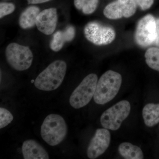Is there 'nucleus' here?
Segmentation results:
<instances>
[{
	"instance_id": "1",
	"label": "nucleus",
	"mask_w": 159,
	"mask_h": 159,
	"mask_svg": "<svg viewBox=\"0 0 159 159\" xmlns=\"http://www.w3.org/2000/svg\"><path fill=\"white\" fill-rule=\"evenodd\" d=\"M66 70L65 61L60 60L53 61L37 76L34 81V86L40 90H56L62 84Z\"/></svg>"
},
{
	"instance_id": "2",
	"label": "nucleus",
	"mask_w": 159,
	"mask_h": 159,
	"mask_svg": "<svg viewBox=\"0 0 159 159\" xmlns=\"http://www.w3.org/2000/svg\"><path fill=\"white\" fill-rule=\"evenodd\" d=\"M122 83L121 74L111 70L106 72L97 82L94 101L100 105L110 102L119 93Z\"/></svg>"
},
{
	"instance_id": "3",
	"label": "nucleus",
	"mask_w": 159,
	"mask_h": 159,
	"mask_svg": "<svg viewBox=\"0 0 159 159\" xmlns=\"http://www.w3.org/2000/svg\"><path fill=\"white\" fill-rule=\"evenodd\" d=\"M67 130L64 119L59 115L52 114L44 120L41 126V135L47 144L56 146L65 139Z\"/></svg>"
},
{
	"instance_id": "4",
	"label": "nucleus",
	"mask_w": 159,
	"mask_h": 159,
	"mask_svg": "<svg viewBox=\"0 0 159 159\" xmlns=\"http://www.w3.org/2000/svg\"><path fill=\"white\" fill-rule=\"evenodd\" d=\"M98 77L96 74L87 76L71 94L70 98L71 106L79 109L87 105L94 97Z\"/></svg>"
},
{
	"instance_id": "5",
	"label": "nucleus",
	"mask_w": 159,
	"mask_h": 159,
	"mask_svg": "<svg viewBox=\"0 0 159 159\" xmlns=\"http://www.w3.org/2000/svg\"><path fill=\"white\" fill-rule=\"evenodd\" d=\"M5 54L7 62L16 70H25L32 64L33 55L29 47L11 43L6 48Z\"/></svg>"
},
{
	"instance_id": "6",
	"label": "nucleus",
	"mask_w": 159,
	"mask_h": 159,
	"mask_svg": "<svg viewBox=\"0 0 159 159\" xmlns=\"http://www.w3.org/2000/svg\"><path fill=\"white\" fill-rule=\"evenodd\" d=\"M130 103L122 100L106 110L100 117L101 125L104 128L112 130L119 129L122 122L130 113Z\"/></svg>"
},
{
	"instance_id": "7",
	"label": "nucleus",
	"mask_w": 159,
	"mask_h": 159,
	"mask_svg": "<svg viewBox=\"0 0 159 159\" xmlns=\"http://www.w3.org/2000/svg\"><path fill=\"white\" fill-rule=\"evenodd\" d=\"M84 32L87 39L97 46L110 44L116 36V32L113 28L97 22H91L87 24Z\"/></svg>"
},
{
	"instance_id": "8",
	"label": "nucleus",
	"mask_w": 159,
	"mask_h": 159,
	"mask_svg": "<svg viewBox=\"0 0 159 159\" xmlns=\"http://www.w3.org/2000/svg\"><path fill=\"white\" fill-rule=\"evenodd\" d=\"M156 37V19L152 15H147L137 25L135 34L136 42L141 47H148L154 43Z\"/></svg>"
},
{
	"instance_id": "9",
	"label": "nucleus",
	"mask_w": 159,
	"mask_h": 159,
	"mask_svg": "<svg viewBox=\"0 0 159 159\" xmlns=\"http://www.w3.org/2000/svg\"><path fill=\"white\" fill-rule=\"evenodd\" d=\"M136 10L137 4L134 0H117L106 6L103 14L109 19H119L131 17Z\"/></svg>"
},
{
	"instance_id": "10",
	"label": "nucleus",
	"mask_w": 159,
	"mask_h": 159,
	"mask_svg": "<svg viewBox=\"0 0 159 159\" xmlns=\"http://www.w3.org/2000/svg\"><path fill=\"white\" fill-rule=\"evenodd\" d=\"M111 134L107 129H98L91 140L87 149L89 159L97 158L106 151L111 142Z\"/></svg>"
},
{
	"instance_id": "11",
	"label": "nucleus",
	"mask_w": 159,
	"mask_h": 159,
	"mask_svg": "<svg viewBox=\"0 0 159 159\" xmlns=\"http://www.w3.org/2000/svg\"><path fill=\"white\" fill-rule=\"evenodd\" d=\"M57 22V11L55 8L45 9L38 15L36 26L41 32L46 35L54 33Z\"/></svg>"
},
{
	"instance_id": "12",
	"label": "nucleus",
	"mask_w": 159,
	"mask_h": 159,
	"mask_svg": "<svg viewBox=\"0 0 159 159\" xmlns=\"http://www.w3.org/2000/svg\"><path fill=\"white\" fill-rule=\"evenodd\" d=\"M22 151L25 159H48V154L44 148L34 140L23 142Z\"/></svg>"
},
{
	"instance_id": "13",
	"label": "nucleus",
	"mask_w": 159,
	"mask_h": 159,
	"mask_svg": "<svg viewBox=\"0 0 159 159\" xmlns=\"http://www.w3.org/2000/svg\"><path fill=\"white\" fill-rule=\"evenodd\" d=\"M75 35V29L73 26H68L64 31H57L53 35L50 43V48L52 51H60L66 42L73 40Z\"/></svg>"
},
{
	"instance_id": "14",
	"label": "nucleus",
	"mask_w": 159,
	"mask_h": 159,
	"mask_svg": "<svg viewBox=\"0 0 159 159\" xmlns=\"http://www.w3.org/2000/svg\"><path fill=\"white\" fill-rule=\"evenodd\" d=\"M40 9L36 6L28 7L22 12L19 19V24L24 29H30L36 25V19Z\"/></svg>"
},
{
	"instance_id": "15",
	"label": "nucleus",
	"mask_w": 159,
	"mask_h": 159,
	"mask_svg": "<svg viewBox=\"0 0 159 159\" xmlns=\"http://www.w3.org/2000/svg\"><path fill=\"white\" fill-rule=\"evenodd\" d=\"M142 116L145 125L152 127L159 122V103H148L144 107Z\"/></svg>"
},
{
	"instance_id": "16",
	"label": "nucleus",
	"mask_w": 159,
	"mask_h": 159,
	"mask_svg": "<svg viewBox=\"0 0 159 159\" xmlns=\"http://www.w3.org/2000/svg\"><path fill=\"white\" fill-rule=\"evenodd\" d=\"M119 152L121 155L126 159L144 158L143 152L139 146L129 142H123L119 145Z\"/></svg>"
},
{
	"instance_id": "17",
	"label": "nucleus",
	"mask_w": 159,
	"mask_h": 159,
	"mask_svg": "<svg viewBox=\"0 0 159 159\" xmlns=\"http://www.w3.org/2000/svg\"><path fill=\"white\" fill-rule=\"evenodd\" d=\"M145 57L147 65L159 72V48H149L145 52Z\"/></svg>"
},
{
	"instance_id": "18",
	"label": "nucleus",
	"mask_w": 159,
	"mask_h": 159,
	"mask_svg": "<svg viewBox=\"0 0 159 159\" xmlns=\"http://www.w3.org/2000/svg\"><path fill=\"white\" fill-rule=\"evenodd\" d=\"M99 0H74V4L77 9L82 10L85 14H90L95 11Z\"/></svg>"
},
{
	"instance_id": "19",
	"label": "nucleus",
	"mask_w": 159,
	"mask_h": 159,
	"mask_svg": "<svg viewBox=\"0 0 159 159\" xmlns=\"http://www.w3.org/2000/svg\"><path fill=\"white\" fill-rule=\"evenodd\" d=\"M13 120V116L9 110L3 107L0 108V129L7 126Z\"/></svg>"
},
{
	"instance_id": "20",
	"label": "nucleus",
	"mask_w": 159,
	"mask_h": 159,
	"mask_svg": "<svg viewBox=\"0 0 159 159\" xmlns=\"http://www.w3.org/2000/svg\"><path fill=\"white\" fill-rule=\"evenodd\" d=\"M15 6L11 3L2 2L0 4V18L11 14L14 11Z\"/></svg>"
},
{
	"instance_id": "21",
	"label": "nucleus",
	"mask_w": 159,
	"mask_h": 159,
	"mask_svg": "<svg viewBox=\"0 0 159 159\" xmlns=\"http://www.w3.org/2000/svg\"><path fill=\"white\" fill-rule=\"evenodd\" d=\"M137 5L142 10H146L149 9L152 6L154 0H134Z\"/></svg>"
},
{
	"instance_id": "22",
	"label": "nucleus",
	"mask_w": 159,
	"mask_h": 159,
	"mask_svg": "<svg viewBox=\"0 0 159 159\" xmlns=\"http://www.w3.org/2000/svg\"><path fill=\"white\" fill-rule=\"evenodd\" d=\"M156 25H157V37L155 41V45L159 47V19H156Z\"/></svg>"
},
{
	"instance_id": "23",
	"label": "nucleus",
	"mask_w": 159,
	"mask_h": 159,
	"mask_svg": "<svg viewBox=\"0 0 159 159\" xmlns=\"http://www.w3.org/2000/svg\"><path fill=\"white\" fill-rule=\"evenodd\" d=\"M27 1L29 4H37L46 2L51 0H27Z\"/></svg>"
}]
</instances>
